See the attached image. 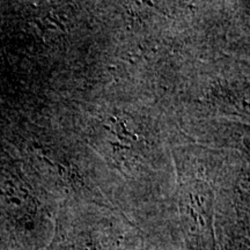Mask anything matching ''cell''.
I'll return each mask as SVG.
<instances>
[{
  "instance_id": "cell-1",
  "label": "cell",
  "mask_w": 250,
  "mask_h": 250,
  "mask_svg": "<svg viewBox=\"0 0 250 250\" xmlns=\"http://www.w3.org/2000/svg\"><path fill=\"white\" fill-rule=\"evenodd\" d=\"M42 250H98L96 243L88 234L70 232L57 227L51 242Z\"/></svg>"
}]
</instances>
